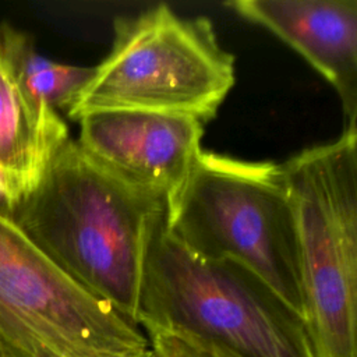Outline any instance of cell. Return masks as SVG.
<instances>
[{"label":"cell","instance_id":"obj_11","mask_svg":"<svg viewBox=\"0 0 357 357\" xmlns=\"http://www.w3.org/2000/svg\"><path fill=\"white\" fill-rule=\"evenodd\" d=\"M20 201L21 198L14 190L11 181L0 170V218L14 222Z\"/></svg>","mask_w":357,"mask_h":357},{"label":"cell","instance_id":"obj_5","mask_svg":"<svg viewBox=\"0 0 357 357\" xmlns=\"http://www.w3.org/2000/svg\"><path fill=\"white\" fill-rule=\"evenodd\" d=\"M293 206L303 319L315 357H357V128L280 163Z\"/></svg>","mask_w":357,"mask_h":357},{"label":"cell","instance_id":"obj_1","mask_svg":"<svg viewBox=\"0 0 357 357\" xmlns=\"http://www.w3.org/2000/svg\"><path fill=\"white\" fill-rule=\"evenodd\" d=\"M165 208L67 138L20 201L14 225L71 280L137 325L146 243Z\"/></svg>","mask_w":357,"mask_h":357},{"label":"cell","instance_id":"obj_4","mask_svg":"<svg viewBox=\"0 0 357 357\" xmlns=\"http://www.w3.org/2000/svg\"><path fill=\"white\" fill-rule=\"evenodd\" d=\"M109 54L66 114L144 110L212 120L236 82V57L206 17H181L160 3L113 22Z\"/></svg>","mask_w":357,"mask_h":357},{"label":"cell","instance_id":"obj_3","mask_svg":"<svg viewBox=\"0 0 357 357\" xmlns=\"http://www.w3.org/2000/svg\"><path fill=\"white\" fill-rule=\"evenodd\" d=\"M165 226L190 252L247 268L303 318L296 222L280 163L202 149L166 201Z\"/></svg>","mask_w":357,"mask_h":357},{"label":"cell","instance_id":"obj_8","mask_svg":"<svg viewBox=\"0 0 357 357\" xmlns=\"http://www.w3.org/2000/svg\"><path fill=\"white\" fill-rule=\"evenodd\" d=\"M297 50L337 92L344 128H357V0L226 3Z\"/></svg>","mask_w":357,"mask_h":357},{"label":"cell","instance_id":"obj_10","mask_svg":"<svg viewBox=\"0 0 357 357\" xmlns=\"http://www.w3.org/2000/svg\"><path fill=\"white\" fill-rule=\"evenodd\" d=\"M0 39L24 92L40 109L66 113L93 75V67L64 64L43 57L26 33L8 24L0 25Z\"/></svg>","mask_w":357,"mask_h":357},{"label":"cell","instance_id":"obj_12","mask_svg":"<svg viewBox=\"0 0 357 357\" xmlns=\"http://www.w3.org/2000/svg\"><path fill=\"white\" fill-rule=\"evenodd\" d=\"M205 344H206V343H205ZM208 346H211V344H208ZM211 349L213 350V353H215L216 357H236V356L230 354L229 351H226V350H223V349H219V347H215V346H211Z\"/></svg>","mask_w":357,"mask_h":357},{"label":"cell","instance_id":"obj_7","mask_svg":"<svg viewBox=\"0 0 357 357\" xmlns=\"http://www.w3.org/2000/svg\"><path fill=\"white\" fill-rule=\"evenodd\" d=\"M78 121L75 141L96 166L132 190L165 201L202 151L204 124L190 116L100 110Z\"/></svg>","mask_w":357,"mask_h":357},{"label":"cell","instance_id":"obj_13","mask_svg":"<svg viewBox=\"0 0 357 357\" xmlns=\"http://www.w3.org/2000/svg\"><path fill=\"white\" fill-rule=\"evenodd\" d=\"M138 357H158V356L155 354V351H153L152 349H149L148 351H145L144 354H141V356H138Z\"/></svg>","mask_w":357,"mask_h":357},{"label":"cell","instance_id":"obj_9","mask_svg":"<svg viewBox=\"0 0 357 357\" xmlns=\"http://www.w3.org/2000/svg\"><path fill=\"white\" fill-rule=\"evenodd\" d=\"M67 138L68 127L60 114L38 107L24 92L0 39V170L21 199Z\"/></svg>","mask_w":357,"mask_h":357},{"label":"cell","instance_id":"obj_6","mask_svg":"<svg viewBox=\"0 0 357 357\" xmlns=\"http://www.w3.org/2000/svg\"><path fill=\"white\" fill-rule=\"evenodd\" d=\"M149 349L138 325L0 218V357H138Z\"/></svg>","mask_w":357,"mask_h":357},{"label":"cell","instance_id":"obj_2","mask_svg":"<svg viewBox=\"0 0 357 357\" xmlns=\"http://www.w3.org/2000/svg\"><path fill=\"white\" fill-rule=\"evenodd\" d=\"M137 325L192 337L236 357H315L303 318L233 261L205 259L152 225Z\"/></svg>","mask_w":357,"mask_h":357}]
</instances>
